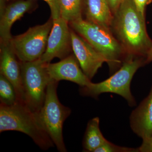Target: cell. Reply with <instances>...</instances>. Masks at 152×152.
I'll list each match as a JSON object with an SVG mask.
<instances>
[{
  "instance_id": "1",
  "label": "cell",
  "mask_w": 152,
  "mask_h": 152,
  "mask_svg": "<svg viewBox=\"0 0 152 152\" xmlns=\"http://www.w3.org/2000/svg\"><path fill=\"white\" fill-rule=\"evenodd\" d=\"M113 16L112 26L125 51L146 57L152 41L147 33L145 15L138 10L133 0H124Z\"/></svg>"
},
{
  "instance_id": "2",
  "label": "cell",
  "mask_w": 152,
  "mask_h": 152,
  "mask_svg": "<svg viewBox=\"0 0 152 152\" xmlns=\"http://www.w3.org/2000/svg\"><path fill=\"white\" fill-rule=\"evenodd\" d=\"M7 131L26 134L44 151L54 146L38 113L33 111L25 103L17 102L12 105H0V132Z\"/></svg>"
},
{
  "instance_id": "3",
  "label": "cell",
  "mask_w": 152,
  "mask_h": 152,
  "mask_svg": "<svg viewBox=\"0 0 152 152\" xmlns=\"http://www.w3.org/2000/svg\"><path fill=\"white\" fill-rule=\"evenodd\" d=\"M145 64V59L130 57L109 78L96 83L91 82L87 86L80 87V94L96 99L103 93H113L124 98L131 107L136 105L135 100L131 91V81L137 70Z\"/></svg>"
},
{
  "instance_id": "4",
  "label": "cell",
  "mask_w": 152,
  "mask_h": 152,
  "mask_svg": "<svg viewBox=\"0 0 152 152\" xmlns=\"http://www.w3.org/2000/svg\"><path fill=\"white\" fill-rule=\"evenodd\" d=\"M69 24L74 31L105 58L110 67L121 64L124 49L109 29L84 20L82 17Z\"/></svg>"
},
{
  "instance_id": "5",
  "label": "cell",
  "mask_w": 152,
  "mask_h": 152,
  "mask_svg": "<svg viewBox=\"0 0 152 152\" xmlns=\"http://www.w3.org/2000/svg\"><path fill=\"white\" fill-rule=\"evenodd\" d=\"M58 82L53 80L47 88L43 105L38 112L39 118L58 151H67L63 138L64 122L71 113L69 108L60 102L57 95Z\"/></svg>"
},
{
  "instance_id": "6",
  "label": "cell",
  "mask_w": 152,
  "mask_h": 152,
  "mask_svg": "<svg viewBox=\"0 0 152 152\" xmlns=\"http://www.w3.org/2000/svg\"><path fill=\"white\" fill-rule=\"evenodd\" d=\"M46 63L40 58L31 62H20L25 103L33 111L39 112L43 105L47 88L53 80Z\"/></svg>"
},
{
  "instance_id": "7",
  "label": "cell",
  "mask_w": 152,
  "mask_h": 152,
  "mask_svg": "<svg viewBox=\"0 0 152 152\" xmlns=\"http://www.w3.org/2000/svg\"><path fill=\"white\" fill-rule=\"evenodd\" d=\"M53 19L45 23L30 28L24 33L12 37L11 47L20 61L31 62L41 58L45 52Z\"/></svg>"
},
{
  "instance_id": "8",
  "label": "cell",
  "mask_w": 152,
  "mask_h": 152,
  "mask_svg": "<svg viewBox=\"0 0 152 152\" xmlns=\"http://www.w3.org/2000/svg\"><path fill=\"white\" fill-rule=\"evenodd\" d=\"M69 24L61 17L53 20L46 50L40 58L43 62L48 64L55 58L62 60L71 55L73 50Z\"/></svg>"
},
{
  "instance_id": "9",
  "label": "cell",
  "mask_w": 152,
  "mask_h": 152,
  "mask_svg": "<svg viewBox=\"0 0 152 152\" xmlns=\"http://www.w3.org/2000/svg\"><path fill=\"white\" fill-rule=\"evenodd\" d=\"M72 47L82 70L90 80L107 61L81 36L71 30Z\"/></svg>"
},
{
  "instance_id": "10",
  "label": "cell",
  "mask_w": 152,
  "mask_h": 152,
  "mask_svg": "<svg viewBox=\"0 0 152 152\" xmlns=\"http://www.w3.org/2000/svg\"><path fill=\"white\" fill-rule=\"evenodd\" d=\"M0 73L13 86L18 102L25 103L20 61L12 49L10 42H1Z\"/></svg>"
},
{
  "instance_id": "11",
  "label": "cell",
  "mask_w": 152,
  "mask_h": 152,
  "mask_svg": "<svg viewBox=\"0 0 152 152\" xmlns=\"http://www.w3.org/2000/svg\"><path fill=\"white\" fill-rule=\"evenodd\" d=\"M47 68L51 79L56 81H69L80 87L87 86L91 83L82 70L75 55H70L58 62L47 64Z\"/></svg>"
},
{
  "instance_id": "12",
  "label": "cell",
  "mask_w": 152,
  "mask_h": 152,
  "mask_svg": "<svg viewBox=\"0 0 152 152\" xmlns=\"http://www.w3.org/2000/svg\"><path fill=\"white\" fill-rule=\"evenodd\" d=\"M35 8L31 0H18L6 5L0 11L1 42H10L12 38L11 29L14 23Z\"/></svg>"
},
{
  "instance_id": "13",
  "label": "cell",
  "mask_w": 152,
  "mask_h": 152,
  "mask_svg": "<svg viewBox=\"0 0 152 152\" xmlns=\"http://www.w3.org/2000/svg\"><path fill=\"white\" fill-rule=\"evenodd\" d=\"M130 121L133 132L142 140L152 135V86L148 96L132 112Z\"/></svg>"
},
{
  "instance_id": "14",
  "label": "cell",
  "mask_w": 152,
  "mask_h": 152,
  "mask_svg": "<svg viewBox=\"0 0 152 152\" xmlns=\"http://www.w3.org/2000/svg\"><path fill=\"white\" fill-rule=\"evenodd\" d=\"M87 20L109 29L114 16L107 0H86Z\"/></svg>"
},
{
  "instance_id": "15",
  "label": "cell",
  "mask_w": 152,
  "mask_h": 152,
  "mask_svg": "<svg viewBox=\"0 0 152 152\" xmlns=\"http://www.w3.org/2000/svg\"><path fill=\"white\" fill-rule=\"evenodd\" d=\"M99 123L98 117H95L88 122L83 139V146L85 151L94 152L107 140L101 132Z\"/></svg>"
},
{
  "instance_id": "16",
  "label": "cell",
  "mask_w": 152,
  "mask_h": 152,
  "mask_svg": "<svg viewBox=\"0 0 152 152\" xmlns=\"http://www.w3.org/2000/svg\"><path fill=\"white\" fill-rule=\"evenodd\" d=\"M82 0H59L61 17L69 23L82 18Z\"/></svg>"
},
{
  "instance_id": "17",
  "label": "cell",
  "mask_w": 152,
  "mask_h": 152,
  "mask_svg": "<svg viewBox=\"0 0 152 152\" xmlns=\"http://www.w3.org/2000/svg\"><path fill=\"white\" fill-rule=\"evenodd\" d=\"M0 101L1 104L10 106L17 102L15 90L12 84L5 77L0 74Z\"/></svg>"
},
{
  "instance_id": "18",
  "label": "cell",
  "mask_w": 152,
  "mask_h": 152,
  "mask_svg": "<svg viewBox=\"0 0 152 152\" xmlns=\"http://www.w3.org/2000/svg\"><path fill=\"white\" fill-rule=\"evenodd\" d=\"M139 152L138 148L119 146L107 140L99 147L94 152Z\"/></svg>"
},
{
  "instance_id": "19",
  "label": "cell",
  "mask_w": 152,
  "mask_h": 152,
  "mask_svg": "<svg viewBox=\"0 0 152 152\" xmlns=\"http://www.w3.org/2000/svg\"><path fill=\"white\" fill-rule=\"evenodd\" d=\"M48 4L51 13V18L53 20L61 17V12L59 0H43Z\"/></svg>"
},
{
  "instance_id": "20",
  "label": "cell",
  "mask_w": 152,
  "mask_h": 152,
  "mask_svg": "<svg viewBox=\"0 0 152 152\" xmlns=\"http://www.w3.org/2000/svg\"><path fill=\"white\" fill-rule=\"evenodd\" d=\"M139 152H152V135L148 138L143 140L142 143L138 148Z\"/></svg>"
},
{
  "instance_id": "21",
  "label": "cell",
  "mask_w": 152,
  "mask_h": 152,
  "mask_svg": "<svg viewBox=\"0 0 152 152\" xmlns=\"http://www.w3.org/2000/svg\"><path fill=\"white\" fill-rule=\"evenodd\" d=\"M133 1L138 10L145 15L146 6L151 2L152 0H133Z\"/></svg>"
},
{
  "instance_id": "22",
  "label": "cell",
  "mask_w": 152,
  "mask_h": 152,
  "mask_svg": "<svg viewBox=\"0 0 152 152\" xmlns=\"http://www.w3.org/2000/svg\"><path fill=\"white\" fill-rule=\"evenodd\" d=\"M124 0H107L113 15L115 13Z\"/></svg>"
},
{
  "instance_id": "23",
  "label": "cell",
  "mask_w": 152,
  "mask_h": 152,
  "mask_svg": "<svg viewBox=\"0 0 152 152\" xmlns=\"http://www.w3.org/2000/svg\"><path fill=\"white\" fill-rule=\"evenodd\" d=\"M152 61V48L147 54L145 57V64H148Z\"/></svg>"
},
{
  "instance_id": "24",
  "label": "cell",
  "mask_w": 152,
  "mask_h": 152,
  "mask_svg": "<svg viewBox=\"0 0 152 152\" xmlns=\"http://www.w3.org/2000/svg\"><path fill=\"white\" fill-rule=\"evenodd\" d=\"M6 1H7V0H1V1L4 2H5Z\"/></svg>"
}]
</instances>
